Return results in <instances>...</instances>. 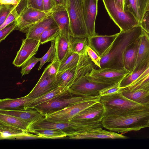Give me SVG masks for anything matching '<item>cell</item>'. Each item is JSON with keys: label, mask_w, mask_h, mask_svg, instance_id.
Listing matches in <instances>:
<instances>
[{"label": "cell", "mask_w": 149, "mask_h": 149, "mask_svg": "<svg viewBox=\"0 0 149 149\" xmlns=\"http://www.w3.org/2000/svg\"><path fill=\"white\" fill-rule=\"evenodd\" d=\"M83 0H67L65 8L69 18L72 36H88L84 18Z\"/></svg>", "instance_id": "cell-6"}, {"label": "cell", "mask_w": 149, "mask_h": 149, "mask_svg": "<svg viewBox=\"0 0 149 149\" xmlns=\"http://www.w3.org/2000/svg\"><path fill=\"white\" fill-rule=\"evenodd\" d=\"M148 126H149V127H149V122H148Z\"/></svg>", "instance_id": "cell-52"}, {"label": "cell", "mask_w": 149, "mask_h": 149, "mask_svg": "<svg viewBox=\"0 0 149 149\" xmlns=\"http://www.w3.org/2000/svg\"><path fill=\"white\" fill-rule=\"evenodd\" d=\"M56 52L55 42L53 41L51 42V46L47 52L41 58L40 61V64L38 69V70H40L46 63L52 61L55 56Z\"/></svg>", "instance_id": "cell-35"}, {"label": "cell", "mask_w": 149, "mask_h": 149, "mask_svg": "<svg viewBox=\"0 0 149 149\" xmlns=\"http://www.w3.org/2000/svg\"><path fill=\"white\" fill-rule=\"evenodd\" d=\"M40 45V41L38 40L27 38L23 39L13 64L17 67H21L36 54Z\"/></svg>", "instance_id": "cell-11"}, {"label": "cell", "mask_w": 149, "mask_h": 149, "mask_svg": "<svg viewBox=\"0 0 149 149\" xmlns=\"http://www.w3.org/2000/svg\"><path fill=\"white\" fill-rule=\"evenodd\" d=\"M87 52L89 58L94 64L100 68V61L101 57L93 49L88 46Z\"/></svg>", "instance_id": "cell-43"}, {"label": "cell", "mask_w": 149, "mask_h": 149, "mask_svg": "<svg viewBox=\"0 0 149 149\" xmlns=\"http://www.w3.org/2000/svg\"><path fill=\"white\" fill-rule=\"evenodd\" d=\"M98 0H83V10L85 22L88 36L97 35L95 30L97 13Z\"/></svg>", "instance_id": "cell-15"}, {"label": "cell", "mask_w": 149, "mask_h": 149, "mask_svg": "<svg viewBox=\"0 0 149 149\" xmlns=\"http://www.w3.org/2000/svg\"><path fill=\"white\" fill-rule=\"evenodd\" d=\"M102 127L94 128L79 134H74L68 136L72 139H127L129 137L122 134L111 131L103 130Z\"/></svg>", "instance_id": "cell-14"}, {"label": "cell", "mask_w": 149, "mask_h": 149, "mask_svg": "<svg viewBox=\"0 0 149 149\" xmlns=\"http://www.w3.org/2000/svg\"><path fill=\"white\" fill-rule=\"evenodd\" d=\"M30 133L38 135L40 139H61L67 136L62 131L56 129H45L31 130Z\"/></svg>", "instance_id": "cell-31"}, {"label": "cell", "mask_w": 149, "mask_h": 149, "mask_svg": "<svg viewBox=\"0 0 149 149\" xmlns=\"http://www.w3.org/2000/svg\"><path fill=\"white\" fill-rule=\"evenodd\" d=\"M61 33L60 29L58 26L46 30L40 36V44L50 41H55Z\"/></svg>", "instance_id": "cell-33"}, {"label": "cell", "mask_w": 149, "mask_h": 149, "mask_svg": "<svg viewBox=\"0 0 149 149\" xmlns=\"http://www.w3.org/2000/svg\"><path fill=\"white\" fill-rule=\"evenodd\" d=\"M149 66V61L141 69L127 74L120 82V87L121 88H124L128 86L137 79Z\"/></svg>", "instance_id": "cell-34"}, {"label": "cell", "mask_w": 149, "mask_h": 149, "mask_svg": "<svg viewBox=\"0 0 149 149\" xmlns=\"http://www.w3.org/2000/svg\"><path fill=\"white\" fill-rule=\"evenodd\" d=\"M149 11V0H148L146 9V11Z\"/></svg>", "instance_id": "cell-50"}, {"label": "cell", "mask_w": 149, "mask_h": 149, "mask_svg": "<svg viewBox=\"0 0 149 149\" xmlns=\"http://www.w3.org/2000/svg\"><path fill=\"white\" fill-rule=\"evenodd\" d=\"M52 15L61 33L72 35L69 18L65 7H61L55 9Z\"/></svg>", "instance_id": "cell-24"}, {"label": "cell", "mask_w": 149, "mask_h": 149, "mask_svg": "<svg viewBox=\"0 0 149 149\" xmlns=\"http://www.w3.org/2000/svg\"><path fill=\"white\" fill-rule=\"evenodd\" d=\"M16 25L15 21L0 30V41L4 40L12 31L16 30Z\"/></svg>", "instance_id": "cell-42"}, {"label": "cell", "mask_w": 149, "mask_h": 149, "mask_svg": "<svg viewBox=\"0 0 149 149\" xmlns=\"http://www.w3.org/2000/svg\"><path fill=\"white\" fill-rule=\"evenodd\" d=\"M69 35L61 33L55 41V56L57 58L60 63L64 60L70 52L69 45Z\"/></svg>", "instance_id": "cell-25"}, {"label": "cell", "mask_w": 149, "mask_h": 149, "mask_svg": "<svg viewBox=\"0 0 149 149\" xmlns=\"http://www.w3.org/2000/svg\"><path fill=\"white\" fill-rule=\"evenodd\" d=\"M69 90V88L58 86L49 92L34 99L29 104L27 109H33L36 106L60 95Z\"/></svg>", "instance_id": "cell-29"}, {"label": "cell", "mask_w": 149, "mask_h": 149, "mask_svg": "<svg viewBox=\"0 0 149 149\" xmlns=\"http://www.w3.org/2000/svg\"><path fill=\"white\" fill-rule=\"evenodd\" d=\"M17 6L11 11L3 24L0 26V30L15 21L19 16V13Z\"/></svg>", "instance_id": "cell-41"}, {"label": "cell", "mask_w": 149, "mask_h": 149, "mask_svg": "<svg viewBox=\"0 0 149 149\" xmlns=\"http://www.w3.org/2000/svg\"><path fill=\"white\" fill-rule=\"evenodd\" d=\"M55 9L45 10L32 7L27 0H22L19 8V15L15 22L16 30L26 33L29 29L52 15Z\"/></svg>", "instance_id": "cell-4"}, {"label": "cell", "mask_w": 149, "mask_h": 149, "mask_svg": "<svg viewBox=\"0 0 149 149\" xmlns=\"http://www.w3.org/2000/svg\"><path fill=\"white\" fill-rule=\"evenodd\" d=\"M77 65L65 71L58 72L56 79L58 86L69 88L72 84Z\"/></svg>", "instance_id": "cell-30"}, {"label": "cell", "mask_w": 149, "mask_h": 149, "mask_svg": "<svg viewBox=\"0 0 149 149\" xmlns=\"http://www.w3.org/2000/svg\"><path fill=\"white\" fill-rule=\"evenodd\" d=\"M0 113L12 116L20 119L30 123L31 127L36 123L45 118L44 116L34 109L20 110H0Z\"/></svg>", "instance_id": "cell-19"}, {"label": "cell", "mask_w": 149, "mask_h": 149, "mask_svg": "<svg viewBox=\"0 0 149 149\" xmlns=\"http://www.w3.org/2000/svg\"><path fill=\"white\" fill-rule=\"evenodd\" d=\"M102 1L109 17L119 28L120 31H124L140 25L133 15L121 9L115 0Z\"/></svg>", "instance_id": "cell-7"}, {"label": "cell", "mask_w": 149, "mask_h": 149, "mask_svg": "<svg viewBox=\"0 0 149 149\" xmlns=\"http://www.w3.org/2000/svg\"><path fill=\"white\" fill-rule=\"evenodd\" d=\"M88 37H78L69 35L70 52L80 55L86 53L88 46Z\"/></svg>", "instance_id": "cell-27"}, {"label": "cell", "mask_w": 149, "mask_h": 149, "mask_svg": "<svg viewBox=\"0 0 149 149\" xmlns=\"http://www.w3.org/2000/svg\"><path fill=\"white\" fill-rule=\"evenodd\" d=\"M0 122L29 133L31 127L30 123L20 119L0 113Z\"/></svg>", "instance_id": "cell-28"}, {"label": "cell", "mask_w": 149, "mask_h": 149, "mask_svg": "<svg viewBox=\"0 0 149 149\" xmlns=\"http://www.w3.org/2000/svg\"><path fill=\"white\" fill-rule=\"evenodd\" d=\"M120 92L127 99L139 104L148 106L149 101V91L143 89L130 91L121 88Z\"/></svg>", "instance_id": "cell-26"}, {"label": "cell", "mask_w": 149, "mask_h": 149, "mask_svg": "<svg viewBox=\"0 0 149 149\" xmlns=\"http://www.w3.org/2000/svg\"><path fill=\"white\" fill-rule=\"evenodd\" d=\"M148 106L149 107V101L148 103Z\"/></svg>", "instance_id": "cell-51"}, {"label": "cell", "mask_w": 149, "mask_h": 149, "mask_svg": "<svg viewBox=\"0 0 149 149\" xmlns=\"http://www.w3.org/2000/svg\"><path fill=\"white\" fill-rule=\"evenodd\" d=\"M41 58L36 57L34 56L26 61L21 66V73L22 76L29 74L35 65L40 61Z\"/></svg>", "instance_id": "cell-37"}, {"label": "cell", "mask_w": 149, "mask_h": 149, "mask_svg": "<svg viewBox=\"0 0 149 149\" xmlns=\"http://www.w3.org/2000/svg\"><path fill=\"white\" fill-rule=\"evenodd\" d=\"M104 116V107L99 101L84 109L70 121L79 122H102Z\"/></svg>", "instance_id": "cell-12"}, {"label": "cell", "mask_w": 149, "mask_h": 149, "mask_svg": "<svg viewBox=\"0 0 149 149\" xmlns=\"http://www.w3.org/2000/svg\"><path fill=\"white\" fill-rule=\"evenodd\" d=\"M57 26L52 15L29 29L26 33V38L40 41V36L45 31Z\"/></svg>", "instance_id": "cell-22"}, {"label": "cell", "mask_w": 149, "mask_h": 149, "mask_svg": "<svg viewBox=\"0 0 149 149\" xmlns=\"http://www.w3.org/2000/svg\"><path fill=\"white\" fill-rule=\"evenodd\" d=\"M148 1V0H125V11L132 15L140 24L146 12Z\"/></svg>", "instance_id": "cell-20"}, {"label": "cell", "mask_w": 149, "mask_h": 149, "mask_svg": "<svg viewBox=\"0 0 149 149\" xmlns=\"http://www.w3.org/2000/svg\"><path fill=\"white\" fill-rule=\"evenodd\" d=\"M53 8L56 9L61 7H65L67 0H51Z\"/></svg>", "instance_id": "cell-46"}, {"label": "cell", "mask_w": 149, "mask_h": 149, "mask_svg": "<svg viewBox=\"0 0 149 149\" xmlns=\"http://www.w3.org/2000/svg\"><path fill=\"white\" fill-rule=\"evenodd\" d=\"M29 4L32 7L44 10L43 0H27Z\"/></svg>", "instance_id": "cell-45"}, {"label": "cell", "mask_w": 149, "mask_h": 149, "mask_svg": "<svg viewBox=\"0 0 149 149\" xmlns=\"http://www.w3.org/2000/svg\"><path fill=\"white\" fill-rule=\"evenodd\" d=\"M140 42L139 37L127 47L124 53V68L130 73L132 72L135 65Z\"/></svg>", "instance_id": "cell-21"}, {"label": "cell", "mask_w": 149, "mask_h": 149, "mask_svg": "<svg viewBox=\"0 0 149 149\" xmlns=\"http://www.w3.org/2000/svg\"><path fill=\"white\" fill-rule=\"evenodd\" d=\"M60 64L57 58L55 56L51 63L45 68L48 73L51 76H56L58 72Z\"/></svg>", "instance_id": "cell-40"}, {"label": "cell", "mask_w": 149, "mask_h": 149, "mask_svg": "<svg viewBox=\"0 0 149 149\" xmlns=\"http://www.w3.org/2000/svg\"><path fill=\"white\" fill-rule=\"evenodd\" d=\"M142 29L140 25L124 31H120L112 44L100 57V68H106L124 69L123 58L127 47L140 36Z\"/></svg>", "instance_id": "cell-1"}, {"label": "cell", "mask_w": 149, "mask_h": 149, "mask_svg": "<svg viewBox=\"0 0 149 149\" xmlns=\"http://www.w3.org/2000/svg\"><path fill=\"white\" fill-rule=\"evenodd\" d=\"M118 35V33L110 36L97 35L88 36V46L101 57L110 47Z\"/></svg>", "instance_id": "cell-17"}, {"label": "cell", "mask_w": 149, "mask_h": 149, "mask_svg": "<svg viewBox=\"0 0 149 149\" xmlns=\"http://www.w3.org/2000/svg\"><path fill=\"white\" fill-rule=\"evenodd\" d=\"M135 65L133 72L141 69L149 61V34L142 29Z\"/></svg>", "instance_id": "cell-18"}, {"label": "cell", "mask_w": 149, "mask_h": 149, "mask_svg": "<svg viewBox=\"0 0 149 149\" xmlns=\"http://www.w3.org/2000/svg\"><path fill=\"white\" fill-rule=\"evenodd\" d=\"M100 98L73 95L69 90L64 93L35 106L34 109L44 116L48 113L61 110L71 105Z\"/></svg>", "instance_id": "cell-5"}, {"label": "cell", "mask_w": 149, "mask_h": 149, "mask_svg": "<svg viewBox=\"0 0 149 149\" xmlns=\"http://www.w3.org/2000/svg\"><path fill=\"white\" fill-rule=\"evenodd\" d=\"M142 29L149 34V11H146L140 24Z\"/></svg>", "instance_id": "cell-44"}, {"label": "cell", "mask_w": 149, "mask_h": 149, "mask_svg": "<svg viewBox=\"0 0 149 149\" xmlns=\"http://www.w3.org/2000/svg\"><path fill=\"white\" fill-rule=\"evenodd\" d=\"M0 139H40L36 134L24 132L20 129L0 122Z\"/></svg>", "instance_id": "cell-16"}, {"label": "cell", "mask_w": 149, "mask_h": 149, "mask_svg": "<svg viewBox=\"0 0 149 149\" xmlns=\"http://www.w3.org/2000/svg\"><path fill=\"white\" fill-rule=\"evenodd\" d=\"M120 83L112 84L102 89L100 92V97L108 95L119 92L121 89L120 87Z\"/></svg>", "instance_id": "cell-39"}, {"label": "cell", "mask_w": 149, "mask_h": 149, "mask_svg": "<svg viewBox=\"0 0 149 149\" xmlns=\"http://www.w3.org/2000/svg\"><path fill=\"white\" fill-rule=\"evenodd\" d=\"M34 99L26 95L15 99L6 98L0 100V110H20L27 109L29 104Z\"/></svg>", "instance_id": "cell-23"}, {"label": "cell", "mask_w": 149, "mask_h": 149, "mask_svg": "<svg viewBox=\"0 0 149 149\" xmlns=\"http://www.w3.org/2000/svg\"><path fill=\"white\" fill-rule=\"evenodd\" d=\"M79 58V54L70 52L66 58L60 63L58 72L65 71L77 65Z\"/></svg>", "instance_id": "cell-32"}, {"label": "cell", "mask_w": 149, "mask_h": 149, "mask_svg": "<svg viewBox=\"0 0 149 149\" xmlns=\"http://www.w3.org/2000/svg\"><path fill=\"white\" fill-rule=\"evenodd\" d=\"M149 121V109L123 115L104 116L102 123L103 127L123 134L148 127Z\"/></svg>", "instance_id": "cell-2"}, {"label": "cell", "mask_w": 149, "mask_h": 149, "mask_svg": "<svg viewBox=\"0 0 149 149\" xmlns=\"http://www.w3.org/2000/svg\"><path fill=\"white\" fill-rule=\"evenodd\" d=\"M118 5L123 10L125 11L124 6L125 0H115Z\"/></svg>", "instance_id": "cell-49"}, {"label": "cell", "mask_w": 149, "mask_h": 149, "mask_svg": "<svg viewBox=\"0 0 149 149\" xmlns=\"http://www.w3.org/2000/svg\"><path fill=\"white\" fill-rule=\"evenodd\" d=\"M122 88L130 91L143 89L149 91V74L136 83Z\"/></svg>", "instance_id": "cell-36"}, {"label": "cell", "mask_w": 149, "mask_h": 149, "mask_svg": "<svg viewBox=\"0 0 149 149\" xmlns=\"http://www.w3.org/2000/svg\"><path fill=\"white\" fill-rule=\"evenodd\" d=\"M130 72L125 69L106 68L99 69L94 68L87 75L90 81L98 83L112 84L120 82Z\"/></svg>", "instance_id": "cell-9"}, {"label": "cell", "mask_w": 149, "mask_h": 149, "mask_svg": "<svg viewBox=\"0 0 149 149\" xmlns=\"http://www.w3.org/2000/svg\"><path fill=\"white\" fill-rule=\"evenodd\" d=\"M88 75L81 78L69 88V91L72 94L80 96H100V92L101 90L112 85L91 81L88 79Z\"/></svg>", "instance_id": "cell-10"}, {"label": "cell", "mask_w": 149, "mask_h": 149, "mask_svg": "<svg viewBox=\"0 0 149 149\" xmlns=\"http://www.w3.org/2000/svg\"><path fill=\"white\" fill-rule=\"evenodd\" d=\"M100 102L105 110V116L131 114L149 109L148 106L139 104L123 96L119 91L100 97Z\"/></svg>", "instance_id": "cell-3"}, {"label": "cell", "mask_w": 149, "mask_h": 149, "mask_svg": "<svg viewBox=\"0 0 149 149\" xmlns=\"http://www.w3.org/2000/svg\"><path fill=\"white\" fill-rule=\"evenodd\" d=\"M21 0H0V4L11 5L15 6H17Z\"/></svg>", "instance_id": "cell-47"}, {"label": "cell", "mask_w": 149, "mask_h": 149, "mask_svg": "<svg viewBox=\"0 0 149 149\" xmlns=\"http://www.w3.org/2000/svg\"><path fill=\"white\" fill-rule=\"evenodd\" d=\"M16 6L11 5L0 4V26L3 24L9 14Z\"/></svg>", "instance_id": "cell-38"}, {"label": "cell", "mask_w": 149, "mask_h": 149, "mask_svg": "<svg viewBox=\"0 0 149 149\" xmlns=\"http://www.w3.org/2000/svg\"><path fill=\"white\" fill-rule=\"evenodd\" d=\"M58 86L56 76L49 75L45 68L39 81L31 92L26 95L33 99L49 92Z\"/></svg>", "instance_id": "cell-13"}, {"label": "cell", "mask_w": 149, "mask_h": 149, "mask_svg": "<svg viewBox=\"0 0 149 149\" xmlns=\"http://www.w3.org/2000/svg\"><path fill=\"white\" fill-rule=\"evenodd\" d=\"M43 3L44 10H50L55 9L53 8L51 0H43Z\"/></svg>", "instance_id": "cell-48"}, {"label": "cell", "mask_w": 149, "mask_h": 149, "mask_svg": "<svg viewBox=\"0 0 149 149\" xmlns=\"http://www.w3.org/2000/svg\"><path fill=\"white\" fill-rule=\"evenodd\" d=\"M100 99L85 101L71 105L48 113L45 116L44 119L53 122H68L84 109L99 101Z\"/></svg>", "instance_id": "cell-8"}]
</instances>
